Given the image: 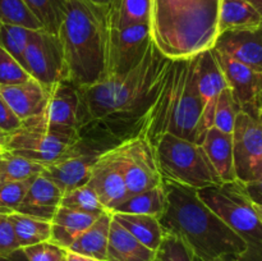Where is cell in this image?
Listing matches in <instances>:
<instances>
[{"mask_svg": "<svg viewBox=\"0 0 262 261\" xmlns=\"http://www.w3.org/2000/svg\"><path fill=\"white\" fill-rule=\"evenodd\" d=\"M169 60L151 44L143 60L130 72L81 87L78 137L110 150L141 136Z\"/></svg>", "mask_w": 262, "mask_h": 261, "instance_id": "6da1fadb", "label": "cell"}, {"mask_svg": "<svg viewBox=\"0 0 262 261\" xmlns=\"http://www.w3.org/2000/svg\"><path fill=\"white\" fill-rule=\"evenodd\" d=\"M113 219L117 220L123 228H125L146 247L155 252L159 250L165 232L158 217L150 216V215L113 212Z\"/></svg>", "mask_w": 262, "mask_h": 261, "instance_id": "d4e9b609", "label": "cell"}, {"mask_svg": "<svg viewBox=\"0 0 262 261\" xmlns=\"http://www.w3.org/2000/svg\"><path fill=\"white\" fill-rule=\"evenodd\" d=\"M66 260L67 261H99L94 257L81 255V253H76L73 252V251H69V250H67L66 252Z\"/></svg>", "mask_w": 262, "mask_h": 261, "instance_id": "7bdbcfd3", "label": "cell"}, {"mask_svg": "<svg viewBox=\"0 0 262 261\" xmlns=\"http://www.w3.org/2000/svg\"><path fill=\"white\" fill-rule=\"evenodd\" d=\"M227 261H245V260H241V258H238V257H230V258H228Z\"/></svg>", "mask_w": 262, "mask_h": 261, "instance_id": "f5cc1de1", "label": "cell"}, {"mask_svg": "<svg viewBox=\"0 0 262 261\" xmlns=\"http://www.w3.org/2000/svg\"><path fill=\"white\" fill-rule=\"evenodd\" d=\"M214 53L241 112L258 119L262 109V72L234 60L215 49Z\"/></svg>", "mask_w": 262, "mask_h": 261, "instance_id": "5bb4252c", "label": "cell"}, {"mask_svg": "<svg viewBox=\"0 0 262 261\" xmlns=\"http://www.w3.org/2000/svg\"><path fill=\"white\" fill-rule=\"evenodd\" d=\"M8 215L0 217V257H5L20 248Z\"/></svg>", "mask_w": 262, "mask_h": 261, "instance_id": "ab89813d", "label": "cell"}, {"mask_svg": "<svg viewBox=\"0 0 262 261\" xmlns=\"http://www.w3.org/2000/svg\"><path fill=\"white\" fill-rule=\"evenodd\" d=\"M87 184L92 187L106 211L113 212L129 194L113 150L99 156L90 173Z\"/></svg>", "mask_w": 262, "mask_h": 261, "instance_id": "e0dca14e", "label": "cell"}, {"mask_svg": "<svg viewBox=\"0 0 262 261\" xmlns=\"http://www.w3.org/2000/svg\"><path fill=\"white\" fill-rule=\"evenodd\" d=\"M0 23H2V22H0Z\"/></svg>", "mask_w": 262, "mask_h": 261, "instance_id": "680465c9", "label": "cell"}, {"mask_svg": "<svg viewBox=\"0 0 262 261\" xmlns=\"http://www.w3.org/2000/svg\"><path fill=\"white\" fill-rule=\"evenodd\" d=\"M166 191L164 182L159 186L128 196L113 212L150 215L160 219L166 209Z\"/></svg>", "mask_w": 262, "mask_h": 261, "instance_id": "4316f807", "label": "cell"}, {"mask_svg": "<svg viewBox=\"0 0 262 261\" xmlns=\"http://www.w3.org/2000/svg\"><path fill=\"white\" fill-rule=\"evenodd\" d=\"M197 90L202 102L201 118V140L206 130L212 127L215 105L217 99L228 83L217 61L214 49L199 54L196 59ZM200 140V142H201Z\"/></svg>", "mask_w": 262, "mask_h": 261, "instance_id": "2e32d148", "label": "cell"}, {"mask_svg": "<svg viewBox=\"0 0 262 261\" xmlns=\"http://www.w3.org/2000/svg\"><path fill=\"white\" fill-rule=\"evenodd\" d=\"M60 206L96 215H100L104 211H106L101 205V202H100L96 192L87 183L63 193Z\"/></svg>", "mask_w": 262, "mask_h": 261, "instance_id": "1f68e13d", "label": "cell"}, {"mask_svg": "<svg viewBox=\"0 0 262 261\" xmlns=\"http://www.w3.org/2000/svg\"><path fill=\"white\" fill-rule=\"evenodd\" d=\"M220 0H151V41L170 60L189 59L215 46Z\"/></svg>", "mask_w": 262, "mask_h": 261, "instance_id": "3957f363", "label": "cell"}, {"mask_svg": "<svg viewBox=\"0 0 262 261\" xmlns=\"http://www.w3.org/2000/svg\"><path fill=\"white\" fill-rule=\"evenodd\" d=\"M124 178L128 194H136L163 183L154 146L142 136L123 141L112 148Z\"/></svg>", "mask_w": 262, "mask_h": 261, "instance_id": "9c48e42d", "label": "cell"}, {"mask_svg": "<svg viewBox=\"0 0 262 261\" xmlns=\"http://www.w3.org/2000/svg\"><path fill=\"white\" fill-rule=\"evenodd\" d=\"M23 68L45 87L68 79L63 48L58 35L33 30L23 55Z\"/></svg>", "mask_w": 262, "mask_h": 261, "instance_id": "30bf717a", "label": "cell"}, {"mask_svg": "<svg viewBox=\"0 0 262 261\" xmlns=\"http://www.w3.org/2000/svg\"><path fill=\"white\" fill-rule=\"evenodd\" d=\"M156 252L133 237L117 220L110 224L105 261H155Z\"/></svg>", "mask_w": 262, "mask_h": 261, "instance_id": "603a6c76", "label": "cell"}, {"mask_svg": "<svg viewBox=\"0 0 262 261\" xmlns=\"http://www.w3.org/2000/svg\"><path fill=\"white\" fill-rule=\"evenodd\" d=\"M0 96L23 123L43 112L48 102V87L31 77L20 83L2 86Z\"/></svg>", "mask_w": 262, "mask_h": 261, "instance_id": "d6986e66", "label": "cell"}, {"mask_svg": "<svg viewBox=\"0 0 262 261\" xmlns=\"http://www.w3.org/2000/svg\"><path fill=\"white\" fill-rule=\"evenodd\" d=\"M28 261H61L66 257L67 250L54 245L50 241L22 248Z\"/></svg>", "mask_w": 262, "mask_h": 261, "instance_id": "f35d334b", "label": "cell"}, {"mask_svg": "<svg viewBox=\"0 0 262 261\" xmlns=\"http://www.w3.org/2000/svg\"><path fill=\"white\" fill-rule=\"evenodd\" d=\"M239 112V105L235 101L229 87H227L222 91L216 105H215L212 127L222 130V132L228 133V135H232L233 129H234L235 119H237V115Z\"/></svg>", "mask_w": 262, "mask_h": 261, "instance_id": "836d02e7", "label": "cell"}, {"mask_svg": "<svg viewBox=\"0 0 262 261\" xmlns=\"http://www.w3.org/2000/svg\"><path fill=\"white\" fill-rule=\"evenodd\" d=\"M233 159L237 182L248 183L262 176V124L260 119L239 112L235 119Z\"/></svg>", "mask_w": 262, "mask_h": 261, "instance_id": "4fadbf2b", "label": "cell"}, {"mask_svg": "<svg viewBox=\"0 0 262 261\" xmlns=\"http://www.w3.org/2000/svg\"><path fill=\"white\" fill-rule=\"evenodd\" d=\"M33 30L18 25L0 23V46L23 67V55Z\"/></svg>", "mask_w": 262, "mask_h": 261, "instance_id": "d6a6232c", "label": "cell"}, {"mask_svg": "<svg viewBox=\"0 0 262 261\" xmlns=\"http://www.w3.org/2000/svg\"><path fill=\"white\" fill-rule=\"evenodd\" d=\"M3 173L2 183L12 181H23V179L35 178L43 171L45 165L36 161L26 159L23 156L5 153L2 156Z\"/></svg>", "mask_w": 262, "mask_h": 261, "instance_id": "4dcf8cb0", "label": "cell"}, {"mask_svg": "<svg viewBox=\"0 0 262 261\" xmlns=\"http://www.w3.org/2000/svg\"><path fill=\"white\" fill-rule=\"evenodd\" d=\"M253 207H255L256 212H257L258 217H260L261 222H262V206H258V205H253Z\"/></svg>", "mask_w": 262, "mask_h": 261, "instance_id": "c3c4849f", "label": "cell"}, {"mask_svg": "<svg viewBox=\"0 0 262 261\" xmlns=\"http://www.w3.org/2000/svg\"><path fill=\"white\" fill-rule=\"evenodd\" d=\"M43 30L58 35L69 0H23Z\"/></svg>", "mask_w": 262, "mask_h": 261, "instance_id": "f546056e", "label": "cell"}, {"mask_svg": "<svg viewBox=\"0 0 262 261\" xmlns=\"http://www.w3.org/2000/svg\"><path fill=\"white\" fill-rule=\"evenodd\" d=\"M158 261H193V253L188 246L173 233L164 234L161 245L156 251Z\"/></svg>", "mask_w": 262, "mask_h": 261, "instance_id": "d590c367", "label": "cell"}, {"mask_svg": "<svg viewBox=\"0 0 262 261\" xmlns=\"http://www.w3.org/2000/svg\"><path fill=\"white\" fill-rule=\"evenodd\" d=\"M112 220L113 212L104 211L100 214L97 219L74 241L69 251L90 256L99 261H105Z\"/></svg>", "mask_w": 262, "mask_h": 261, "instance_id": "cb8c5ba5", "label": "cell"}, {"mask_svg": "<svg viewBox=\"0 0 262 261\" xmlns=\"http://www.w3.org/2000/svg\"><path fill=\"white\" fill-rule=\"evenodd\" d=\"M107 7L69 0L58 31L68 81L89 87L106 78Z\"/></svg>", "mask_w": 262, "mask_h": 261, "instance_id": "277c9868", "label": "cell"}, {"mask_svg": "<svg viewBox=\"0 0 262 261\" xmlns=\"http://www.w3.org/2000/svg\"><path fill=\"white\" fill-rule=\"evenodd\" d=\"M214 49L262 72V23L252 28L222 32Z\"/></svg>", "mask_w": 262, "mask_h": 261, "instance_id": "ac0fdd59", "label": "cell"}, {"mask_svg": "<svg viewBox=\"0 0 262 261\" xmlns=\"http://www.w3.org/2000/svg\"><path fill=\"white\" fill-rule=\"evenodd\" d=\"M61 196L63 192L53 182L40 174L32 181L25 199L15 211L51 222L60 206Z\"/></svg>", "mask_w": 262, "mask_h": 261, "instance_id": "ffe728a7", "label": "cell"}, {"mask_svg": "<svg viewBox=\"0 0 262 261\" xmlns=\"http://www.w3.org/2000/svg\"><path fill=\"white\" fill-rule=\"evenodd\" d=\"M35 178L0 183V207L9 211H15Z\"/></svg>", "mask_w": 262, "mask_h": 261, "instance_id": "74e56055", "label": "cell"}, {"mask_svg": "<svg viewBox=\"0 0 262 261\" xmlns=\"http://www.w3.org/2000/svg\"><path fill=\"white\" fill-rule=\"evenodd\" d=\"M30 78L22 64L0 46V87L20 83Z\"/></svg>", "mask_w": 262, "mask_h": 261, "instance_id": "8d00e7d4", "label": "cell"}, {"mask_svg": "<svg viewBox=\"0 0 262 261\" xmlns=\"http://www.w3.org/2000/svg\"><path fill=\"white\" fill-rule=\"evenodd\" d=\"M163 182L168 202L159 220L164 232L178 235L202 261L228 260L246 252L242 238L200 199L197 189Z\"/></svg>", "mask_w": 262, "mask_h": 261, "instance_id": "7a4b0ae2", "label": "cell"}, {"mask_svg": "<svg viewBox=\"0 0 262 261\" xmlns=\"http://www.w3.org/2000/svg\"><path fill=\"white\" fill-rule=\"evenodd\" d=\"M89 2L94 3V4H97V5H102V7H107L112 0H89Z\"/></svg>", "mask_w": 262, "mask_h": 261, "instance_id": "7dc6e473", "label": "cell"}, {"mask_svg": "<svg viewBox=\"0 0 262 261\" xmlns=\"http://www.w3.org/2000/svg\"><path fill=\"white\" fill-rule=\"evenodd\" d=\"M99 215L77 211L68 207L59 206L51 219L50 242L64 250H69L74 241L97 219Z\"/></svg>", "mask_w": 262, "mask_h": 261, "instance_id": "7402d4cb", "label": "cell"}, {"mask_svg": "<svg viewBox=\"0 0 262 261\" xmlns=\"http://www.w3.org/2000/svg\"><path fill=\"white\" fill-rule=\"evenodd\" d=\"M200 145L204 148L210 164L216 171L222 183L237 182L233 159L232 135L211 127L206 130Z\"/></svg>", "mask_w": 262, "mask_h": 261, "instance_id": "44dd1931", "label": "cell"}, {"mask_svg": "<svg viewBox=\"0 0 262 261\" xmlns=\"http://www.w3.org/2000/svg\"><path fill=\"white\" fill-rule=\"evenodd\" d=\"M78 138L51 129L32 118L9 135L5 148L10 154L48 165L63 156Z\"/></svg>", "mask_w": 262, "mask_h": 261, "instance_id": "ba28073f", "label": "cell"}, {"mask_svg": "<svg viewBox=\"0 0 262 261\" xmlns=\"http://www.w3.org/2000/svg\"><path fill=\"white\" fill-rule=\"evenodd\" d=\"M148 23H137L122 28H109L106 53V78L122 76L135 69L150 49Z\"/></svg>", "mask_w": 262, "mask_h": 261, "instance_id": "8fae6325", "label": "cell"}, {"mask_svg": "<svg viewBox=\"0 0 262 261\" xmlns=\"http://www.w3.org/2000/svg\"><path fill=\"white\" fill-rule=\"evenodd\" d=\"M20 125L22 120L13 113L9 105L0 96V130L7 135H12L18 128H20Z\"/></svg>", "mask_w": 262, "mask_h": 261, "instance_id": "60d3db41", "label": "cell"}, {"mask_svg": "<svg viewBox=\"0 0 262 261\" xmlns=\"http://www.w3.org/2000/svg\"><path fill=\"white\" fill-rule=\"evenodd\" d=\"M9 220L12 223L15 238L20 248L28 246L37 245V243L50 241L51 237V223L37 217L28 216L20 212H10Z\"/></svg>", "mask_w": 262, "mask_h": 261, "instance_id": "f1b7e54d", "label": "cell"}, {"mask_svg": "<svg viewBox=\"0 0 262 261\" xmlns=\"http://www.w3.org/2000/svg\"><path fill=\"white\" fill-rule=\"evenodd\" d=\"M0 22L40 30V25L23 0H0Z\"/></svg>", "mask_w": 262, "mask_h": 261, "instance_id": "e575fe53", "label": "cell"}, {"mask_svg": "<svg viewBox=\"0 0 262 261\" xmlns=\"http://www.w3.org/2000/svg\"><path fill=\"white\" fill-rule=\"evenodd\" d=\"M151 0H112L107 5L109 27L122 28L148 23Z\"/></svg>", "mask_w": 262, "mask_h": 261, "instance_id": "83f0119b", "label": "cell"}, {"mask_svg": "<svg viewBox=\"0 0 262 261\" xmlns=\"http://www.w3.org/2000/svg\"><path fill=\"white\" fill-rule=\"evenodd\" d=\"M78 109L79 87L64 79L49 87L45 109L33 119L51 129L78 137Z\"/></svg>", "mask_w": 262, "mask_h": 261, "instance_id": "9a60e30c", "label": "cell"}, {"mask_svg": "<svg viewBox=\"0 0 262 261\" xmlns=\"http://www.w3.org/2000/svg\"><path fill=\"white\" fill-rule=\"evenodd\" d=\"M2 173H3V161H2V158H0V183H2Z\"/></svg>", "mask_w": 262, "mask_h": 261, "instance_id": "816d5d0a", "label": "cell"}, {"mask_svg": "<svg viewBox=\"0 0 262 261\" xmlns=\"http://www.w3.org/2000/svg\"><path fill=\"white\" fill-rule=\"evenodd\" d=\"M258 119H260V122H261V124H262V109H261V112H260V117H258Z\"/></svg>", "mask_w": 262, "mask_h": 261, "instance_id": "11a10c76", "label": "cell"}, {"mask_svg": "<svg viewBox=\"0 0 262 261\" xmlns=\"http://www.w3.org/2000/svg\"><path fill=\"white\" fill-rule=\"evenodd\" d=\"M197 193L246 243V252L238 258L262 261V222L239 182L205 187Z\"/></svg>", "mask_w": 262, "mask_h": 261, "instance_id": "8992f818", "label": "cell"}, {"mask_svg": "<svg viewBox=\"0 0 262 261\" xmlns=\"http://www.w3.org/2000/svg\"><path fill=\"white\" fill-rule=\"evenodd\" d=\"M104 148L79 137L67 153L43 168L41 176L53 182L63 193L86 184L90 173Z\"/></svg>", "mask_w": 262, "mask_h": 261, "instance_id": "7c38bea8", "label": "cell"}, {"mask_svg": "<svg viewBox=\"0 0 262 261\" xmlns=\"http://www.w3.org/2000/svg\"><path fill=\"white\" fill-rule=\"evenodd\" d=\"M253 7L256 8V10L258 12V14L261 15V20H262V0H248Z\"/></svg>", "mask_w": 262, "mask_h": 261, "instance_id": "f6af8a7d", "label": "cell"}, {"mask_svg": "<svg viewBox=\"0 0 262 261\" xmlns=\"http://www.w3.org/2000/svg\"><path fill=\"white\" fill-rule=\"evenodd\" d=\"M193 261H202V260H201V258L196 257V256H193ZM220 261H227V260H220Z\"/></svg>", "mask_w": 262, "mask_h": 261, "instance_id": "db71d44e", "label": "cell"}, {"mask_svg": "<svg viewBox=\"0 0 262 261\" xmlns=\"http://www.w3.org/2000/svg\"><path fill=\"white\" fill-rule=\"evenodd\" d=\"M196 59L169 60L141 132L151 145L165 133L200 143L202 102L197 90Z\"/></svg>", "mask_w": 262, "mask_h": 261, "instance_id": "5b68a950", "label": "cell"}, {"mask_svg": "<svg viewBox=\"0 0 262 261\" xmlns=\"http://www.w3.org/2000/svg\"><path fill=\"white\" fill-rule=\"evenodd\" d=\"M241 186L253 205L262 206V176L248 183H241Z\"/></svg>", "mask_w": 262, "mask_h": 261, "instance_id": "b9f144b4", "label": "cell"}, {"mask_svg": "<svg viewBox=\"0 0 262 261\" xmlns=\"http://www.w3.org/2000/svg\"><path fill=\"white\" fill-rule=\"evenodd\" d=\"M155 261H158V260H155Z\"/></svg>", "mask_w": 262, "mask_h": 261, "instance_id": "6f0895ef", "label": "cell"}, {"mask_svg": "<svg viewBox=\"0 0 262 261\" xmlns=\"http://www.w3.org/2000/svg\"><path fill=\"white\" fill-rule=\"evenodd\" d=\"M152 146L163 181L194 189L223 184L200 143L165 133Z\"/></svg>", "mask_w": 262, "mask_h": 261, "instance_id": "52a82bcc", "label": "cell"}, {"mask_svg": "<svg viewBox=\"0 0 262 261\" xmlns=\"http://www.w3.org/2000/svg\"><path fill=\"white\" fill-rule=\"evenodd\" d=\"M10 212H13V211H9V210L3 209V207H0V217H2L3 215H8V214H10Z\"/></svg>", "mask_w": 262, "mask_h": 261, "instance_id": "681fc988", "label": "cell"}, {"mask_svg": "<svg viewBox=\"0 0 262 261\" xmlns=\"http://www.w3.org/2000/svg\"><path fill=\"white\" fill-rule=\"evenodd\" d=\"M0 261H28V258L23 253L22 248H19V250L14 251L10 255L5 256V257H0Z\"/></svg>", "mask_w": 262, "mask_h": 261, "instance_id": "ee69618b", "label": "cell"}, {"mask_svg": "<svg viewBox=\"0 0 262 261\" xmlns=\"http://www.w3.org/2000/svg\"><path fill=\"white\" fill-rule=\"evenodd\" d=\"M61 261H67V260H66V257H64V258H63V260H61Z\"/></svg>", "mask_w": 262, "mask_h": 261, "instance_id": "9f6ffc18", "label": "cell"}, {"mask_svg": "<svg viewBox=\"0 0 262 261\" xmlns=\"http://www.w3.org/2000/svg\"><path fill=\"white\" fill-rule=\"evenodd\" d=\"M261 15L248 0H220L219 32L260 26Z\"/></svg>", "mask_w": 262, "mask_h": 261, "instance_id": "484cf974", "label": "cell"}, {"mask_svg": "<svg viewBox=\"0 0 262 261\" xmlns=\"http://www.w3.org/2000/svg\"><path fill=\"white\" fill-rule=\"evenodd\" d=\"M5 153H7V148H5L4 146H0V158H2Z\"/></svg>", "mask_w": 262, "mask_h": 261, "instance_id": "f907efd6", "label": "cell"}, {"mask_svg": "<svg viewBox=\"0 0 262 261\" xmlns=\"http://www.w3.org/2000/svg\"><path fill=\"white\" fill-rule=\"evenodd\" d=\"M8 137H9V135H7V133H4L3 130H0V146H4L5 147V143H7Z\"/></svg>", "mask_w": 262, "mask_h": 261, "instance_id": "bcb514c9", "label": "cell"}]
</instances>
